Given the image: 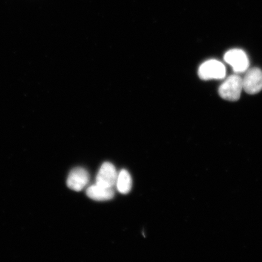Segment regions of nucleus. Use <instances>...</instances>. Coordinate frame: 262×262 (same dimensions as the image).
<instances>
[{"mask_svg": "<svg viewBox=\"0 0 262 262\" xmlns=\"http://www.w3.org/2000/svg\"><path fill=\"white\" fill-rule=\"evenodd\" d=\"M117 187L118 191L123 194H127L132 188V178L128 171L122 169L118 175L117 180Z\"/></svg>", "mask_w": 262, "mask_h": 262, "instance_id": "6e6552de", "label": "nucleus"}, {"mask_svg": "<svg viewBox=\"0 0 262 262\" xmlns=\"http://www.w3.org/2000/svg\"><path fill=\"white\" fill-rule=\"evenodd\" d=\"M86 194L94 201H106L113 199L115 193L113 188L103 187L96 184L88 188Z\"/></svg>", "mask_w": 262, "mask_h": 262, "instance_id": "0eeeda50", "label": "nucleus"}, {"mask_svg": "<svg viewBox=\"0 0 262 262\" xmlns=\"http://www.w3.org/2000/svg\"><path fill=\"white\" fill-rule=\"evenodd\" d=\"M118 178L117 170L112 163L105 162L101 165L96 178V184L103 187L113 188Z\"/></svg>", "mask_w": 262, "mask_h": 262, "instance_id": "39448f33", "label": "nucleus"}, {"mask_svg": "<svg viewBox=\"0 0 262 262\" xmlns=\"http://www.w3.org/2000/svg\"><path fill=\"white\" fill-rule=\"evenodd\" d=\"M242 90L243 78L237 75H232L221 84L219 93L224 99L234 101L240 98Z\"/></svg>", "mask_w": 262, "mask_h": 262, "instance_id": "f257e3e1", "label": "nucleus"}, {"mask_svg": "<svg viewBox=\"0 0 262 262\" xmlns=\"http://www.w3.org/2000/svg\"><path fill=\"white\" fill-rule=\"evenodd\" d=\"M90 181L89 173L83 168H74L70 172L67 180V185L75 191H81Z\"/></svg>", "mask_w": 262, "mask_h": 262, "instance_id": "423d86ee", "label": "nucleus"}, {"mask_svg": "<svg viewBox=\"0 0 262 262\" xmlns=\"http://www.w3.org/2000/svg\"><path fill=\"white\" fill-rule=\"evenodd\" d=\"M224 60L230 64L235 73H244L249 67V60L247 54L241 49L229 50L225 54Z\"/></svg>", "mask_w": 262, "mask_h": 262, "instance_id": "7ed1b4c3", "label": "nucleus"}, {"mask_svg": "<svg viewBox=\"0 0 262 262\" xmlns=\"http://www.w3.org/2000/svg\"><path fill=\"white\" fill-rule=\"evenodd\" d=\"M243 89L251 95L262 90V71L259 68H252L248 71L243 78Z\"/></svg>", "mask_w": 262, "mask_h": 262, "instance_id": "20e7f679", "label": "nucleus"}, {"mask_svg": "<svg viewBox=\"0 0 262 262\" xmlns=\"http://www.w3.org/2000/svg\"><path fill=\"white\" fill-rule=\"evenodd\" d=\"M199 76L204 80L222 79L226 75L224 64L215 60L206 61L199 69Z\"/></svg>", "mask_w": 262, "mask_h": 262, "instance_id": "f03ea898", "label": "nucleus"}]
</instances>
